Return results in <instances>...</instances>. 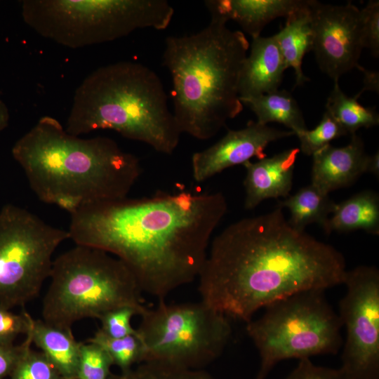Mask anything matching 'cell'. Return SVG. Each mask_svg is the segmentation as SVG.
Returning <instances> with one entry per match:
<instances>
[{
  "label": "cell",
  "mask_w": 379,
  "mask_h": 379,
  "mask_svg": "<svg viewBox=\"0 0 379 379\" xmlns=\"http://www.w3.org/2000/svg\"><path fill=\"white\" fill-rule=\"evenodd\" d=\"M51 282L42 302L43 321L72 330L86 318L100 319L108 312L132 307L142 316V290L119 258L100 249L76 245L53 260Z\"/></svg>",
  "instance_id": "8992f818"
},
{
  "label": "cell",
  "mask_w": 379,
  "mask_h": 379,
  "mask_svg": "<svg viewBox=\"0 0 379 379\" xmlns=\"http://www.w3.org/2000/svg\"><path fill=\"white\" fill-rule=\"evenodd\" d=\"M291 131L279 130L250 121L239 130H228L213 145L192 156V173L194 180L202 182L225 169L244 164L253 157H266L265 149L272 142L294 135Z\"/></svg>",
  "instance_id": "4fadbf2b"
},
{
  "label": "cell",
  "mask_w": 379,
  "mask_h": 379,
  "mask_svg": "<svg viewBox=\"0 0 379 379\" xmlns=\"http://www.w3.org/2000/svg\"><path fill=\"white\" fill-rule=\"evenodd\" d=\"M286 69L274 36L253 38L250 53L240 71V100L278 90Z\"/></svg>",
  "instance_id": "2e32d148"
},
{
  "label": "cell",
  "mask_w": 379,
  "mask_h": 379,
  "mask_svg": "<svg viewBox=\"0 0 379 379\" xmlns=\"http://www.w3.org/2000/svg\"><path fill=\"white\" fill-rule=\"evenodd\" d=\"M351 136L346 146L329 144L312 155L311 184L324 194L350 186L366 173L364 143L357 134Z\"/></svg>",
  "instance_id": "5bb4252c"
},
{
  "label": "cell",
  "mask_w": 379,
  "mask_h": 379,
  "mask_svg": "<svg viewBox=\"0 0 379 379\" xmlns=\"http://www.w3.org/2000/svg\"><path fill=\"white\" fill-rule=\"evenodd\" d=\"M306 0H208L205 5L211 20L237 22L252 39L260 36L272 20L286 18L301 8Z\"/></svg>",
  "instance_id": "e0dca14e"
},
{
  "label": "cell",
  "mask_w": 379,
  "mask_h": 379,
  "mask_svg": "<svg viewBox=\"0 0 379 379\" xmlns=\"http://www.w3.org/2000/svg\"><path fill=\"white\" fill-rule=\"evenodd\" d=\"M88 342L101 346L111 357L113 364L119 366L121 372L132 368L135 364L143 361L144 347L138 333L114 338L105 335L99 328Z\"/></svg>",
  "instance_id": "cb8c5ba5"
},
{
  "label": "cell",
  "mask_w": 379,
  "mask_h": 379,
  "mask_svg": "<svg viewBox=\"0 0 379 379\" xmlns=\"http://www.w3.org/2000/svg\"><path fill=\"white\" fill-rule=\"evenodd\" d=\"M113 361L99 345L82 343L77 379H108Z\"/></svg>",
  "instance_id": "4316f807"
},
{
  "label": "cell",
  "mask_w": 379,
  "mask_h": 379,
  "mask_svg": "<svg viewBox=\"0 0 379 379\" xmlns=\"http://www.w3.org/2000/svg\"><path fill=\"white\" fill-rule=\"evenodd\" d=\"M360 71L364 73V88L357 95L358 97L365 91H371L378 93L379 90V75L378 72L370 71L359 65L357 67Z\"/></svg>",
  "instance_id": "836d02e7"
},
{
  "label": "cell",
  "mask_w": 379,
  "mask_h": 379,
  "mask_svg": "<svg viewBox=\"0 0 379 379\" xmlns=\"http://www.w3.org/2000/svg\"><path fill=\"white\" fill-rule=\"evenodd\" d=\"M34 319L26 311L15 314L0 305V341L13 343L20 334H27Z\"/></svg>",
  "instance_id": "4dcf8cb0"
},
{
  "label": "cell",
  "mask_w": 379,
  "mask_h": 379,
  "mask_svg": "<svg viewBox=\"0 0 379 379\" xmlns=\"http://www.w3.org/2000/svg\"><path fill=\"white\" fill-rule=\"evenodd\" d=\"M287 68L295 74V87L302 86L310 79L302 69L305 55L312 51L313 32L308 0L299 9L286 18L285 26L274 35Z\"/></svg>",
  "instance_id": "ffe728a7"
},
{
  "label": "cell",
  "mask_w": 379,
  "mask_h": 379,
  "mask_svg": "<svg viewBox=\"0 0 379 379\" xmlns=\"http://www.w3.org/2000/svg\"><path fill=\"white\" fill-rule=\"evenodd\" d=\"M65 129L76 136L113 130L168 155L182 134L160 78L131 61L109 64L86 76L74 92Z\"/></svg>",
  "instance_id": "5b68a950"
},
{
  "label": "cell",
  "mask_w": 379,
  "mask_h": 379,
  "mask_svg": "<svg viewBox=\"0 0 379 379\" xmlns=\"http://www.w3.org/2000/svg\"><path fill=\"white\" fill-rule=\"evenodd\" d=\"M358 98L345 95L338 81H335L326 104V111L351 135L361 128H368L379 124V116L375 107L362 106L357 101Z\"/></svg>",
  "instance_id": "603a6c76"
},
{
  "label": "cell",
  "mask_w": 379,
  "mask_h": 379,
  "mask_svg": "<svg viewBox=\"0 0 379 379\" xmlns=\"http://www.w3.org/2000/svg\"><path fill=\"white\" fill-rule=\"evenodd\" d=\"M10 379L62 378L42 352H36L30 348L15 366Z\"/></svg>",
  "instance_id": "83f0119b"
},
{
  "label": "cell",
  "mask_w": 379,
  "mask_h": 379,
  "mask_svg": "<svg viewBox=\"0 0 379 379\" xmlns=\"http://www.w3.org/2000/svg\"><path fill=\"white\" fill-rule=\"evenodd\" d=\"M27 335L41 350L62 379H77L82 343L75 340L72 330L58 328L43 320L34 319Z\"/></svg>",
  "instance_id": "ac0fdd59"
},
{
  "label": "cell",
  "mask_w": 379,
  "mask_h": 379,
  "mask_svg": "<svg viewBox=\"0 0 379 379\" xmlns=\"http://www.w3.org/2000/svg\"><path fill=\"white\" fill-rule=\"evenodd\" d=\"M327 234L356 230L379 234V196L371 190L359 192L335 204L332 216L321 227Z\"/></svg>",
  "instance_id": "d6986e66"
},
{
  "label": "cell",
  "mask_w": 379,
  "mask_h": 379,
  "mask_svg": "<svg viewBox=\"0 0 379 379\" xmlns=\"http://www.w3.org/2000/svg\"><path fill=\"white\" fill-rule=\"evenodd\" d=\"M282 209L241 219L212 239L197 277L203 302L248 323L291 295L343 284V254L293 227Z\"/></svg>",
  "instance_id": "7a4b0ae2"
},
{
  "label": "cell",
  "mask_w": 379,
  "mask_h": 379,
  "mask_svg": "<svg viewBox=\"0 0 379 379\" xmlns=\"http://www.w3.org/2000/svg\"><path fill=\"white\" fill-rule=\"evenodd\" d=\"M255 114L257 122L267 125L281 124L295 135L307 129L303 114L292 95L286 90L260 95L241 100Z\"/></svg>",
  "instance_id": "44dd1931"
},
{
  "label": "cell",
  "mask_w": 379,
  "mask_h": 379,
  "mask_svg": "<svg viewBox=\"0 0 379 379\" xmlns=\"http://www.w3.org/2000/svg\"><path fill=\"white\" fill-rule=\"evenodd\" d=\"M69 239L22 207L6 204L0 211V305L24 307L40 293L50 277L53 255Z\"/></svg>",
  "instance_id": "30bf717a"
},
{
  "label": "cell",
  "mask_w": 379,
  "mask_h": 379,
  "mask_svg": "<svg viewBox=\"0 0 379 379\" xmlns=\"http://www.w3.org/2000/svg\"><path fill=\"white\" fill-rule=\"evenodd\" d=\"M308 6L317 62L321 72L338 81L359 65L364 48L361 11L351 1L335 6L308 0Z\"/></svg>",
  "instance_id": "7c38bea8"
},
{
  "label": "cell",
  "mask_w": 379,
  "mask_h": 379,
  "mask_svg": "<svg viewBox=\"0 0 379 379\" xmlns=\"http://www.w3.org/2000/svg\"><path fill=\"white\" fill-rule=\"evenodd\" d=\"M248 48L243 32L213 20L195 34L166 37L163 61L181 133L209 140L241 112L238 86Z\"/></svg>",
  "instance_id": "277c9868"
},
{
  "label": "cell",
  "mask_w": 379,
  "mask_h": 379,
  "mask_svg": "<svg viewBox=\"0 0 379 379\" xmlns=\"http://www.w3.org/2000/svg\"><path fill=\"white\" fill-rule=\"evenodd\" d=\"M134 315L140 316V312L132 307H122L111 310L99 319L102 324L100 329L105 335L114 338L136 334V329L131 324Z\"/></svg>",
  "instance_id": "f1b7e54d"
},
{
  "label": "cell",
  "mask_w": 379,
  "mask_h": 379,
  "mask_svg": "<svg viewBox=\"0 0 379 379\" xmlns=\"http://www.w3.org/2000/svg\"><path fill=\"white\" fill-rule=\"evenodd\" d=\"M347 133L335 119L326 111L319 124L312 130L304 131L296 135L300 142L301 150L307 156L330 144V142Z\"/></svg>",
  "instance_id": "484cf974"
},
{
  "label": "cell",
  "mask_w": 379,
  "mask_h": 379,
  "mask_svg": "<svg viewBox=\"0 0 379 379\" xmlns=\"http://www.w3.org/2000/svg\"><path fill=\"white\" fill-rule=\"evenodd\" d=\"M335 204L328 194L310 184L279 201L277 206L287 208L291 214L288 223L298 230L305 231L312 223H318L322 227L333 213Z\"/></svg>",
  "instance_id": "7402d4cb"
},
{
  "label": "cell",
  "mask_w": 379,
  "mask_h": 379,
  "mask_svg": "<svg viewBox=\"0 0 379 379\" xmlns=\"http://www.w3.org/2000/svg\"><path fill=\"white\" fill-rule=\"evenodd\" d=\"M227 211L219 192H160L85 206L70 215L67 231L76 245L121 260L142 292L161 300L198 277Z\"/></svg>",
  "instance_id": "6da1fadb"
},
{
  "label": "cell",
  "mask_w": 379,
  "mask_h": 379,
  "mask_svg": "<svg viewBox=\"0 0 379 379\" xmlns=\"http://www.w3.org/2000/svg\"><path fill=\"white\" fill-rule=\"evenodd\" d=\"M137 330L143 361L201 369L222 353L232 335L230 319L199 302L167 304L147 309Z\"/></svg>",
  "instance_id": "9c48e42d"
},
{
  "label": "cell",
  "mask_w": 379,
  "mask_h": 379,
  "mask_svg": "<svg viewBox=\"0 0 379 379\" xmlns=\"http://www.w3.org/2000/svg\"><path fill=\"white\" fill-rule=\"evenodd\" d=\"M11 153L37 197L70 215L126 198L142 171L140 159L114 140L71 135L51 116L41 117Z\"/></svg>",
  "instance_id": "3957f363"
},
{
  "label": "cell",
  "mask_w": 379,
  "mask_h": 379,
  "mask_svg": "<svg viewBox=\"0 0 379 379\" xmlns=\"http://www.w3.org/2000/svg\"><path fill=\"white\" fill-rule=\"evenodd\" d=\"M366 173H369L379 177V152L368 157Z\"/></svg>",
  "instance_id": "e575fe53"
},
{
  "label": "cell",
  "mask_w": 379,
  "mask_h": 379,
  "mask_svg": "<svg viewBox=\"0 0 379 379\" xmlns=\"http://www.w3.org/2000/svg\"><path fill=\"white\" fill-rule=\"evenodd\" d=\"M174 9L166 0H25L24 22L69 48L106 43L138 29L167 28Z\"/></svg>",
  "instance_id": "52a82bcc"
},
{
  "label": "cell",
  "mask_w": 379,
  "mask_h": 379,
  "mask_svg": "<svg viewBox=\"0 0 379 379\" xmlns=\"http://www.w3.org/2000/svg\"><path fill=\"white\" fill-rule=\"evenodd\" d=\"M339 317L346 328L340 369L348 379H379V271L361 265L347 270Z\"/></svg>",
  "instance_id": "8fae6325"
},
{
  "label": "cell",
  "mask_w": 379,
  "mask_h": 379,
  "mask_svg": "<svg viewBox=\"0 0 379 379\" xmlns=\"http://www.w3.org/2000/svg\"><path fill=\"white\" fill-rule=\"evenodd\" d=\"M286 379H348L340 369L314 365L309 358L299 361L298 366Z\"/></svg>",
  "instance_id": "d6a6232c"
},
{
  "label": "cell",
  "mask_w": 379,
  "mask_h": 379,
  "mask_svg": "<svg viewBox=\"0 0 379 379\" xmlns=\"http://www.w3.org/2000/svg\"><path fill=\"white\" fill-rule=\"evenodd\" d=\"M300 151L297 147L291 148L258 161H248L243 164L246 169V209H253L267 199L288 197Z\"/></svg>",
  "instance_id": "9a60e30c"
},
{
  "label": "cell",
  "mask_w": 379,
  "mask_h": 379,
  "mask_svg": "<svg viewBox=\"0 0 379 379\" xmlns=\"http://www.w3.org/2000/svg\"><path fill=\"white\" fill-rule=\"evenodd\" d=\"M20 345L0 341V379L10 376L15 366L31 348L32 341L29 335Z\"/></svg>",
  "instance_id": "1f68e13d"
},
{
  "label": "cell",
  "mask_w": 379,
  "mask_h": 379,
  "mask_svg": "<svg viewBox=\"0 0 379 379\" xmlns=\"http://www.w3.org/2000/svg\"><path fill=\"white\" fill-rule=\"evenodd\" d=\"M361 34L364 48H368L375 57L379 55V1H369L360 9Z\"/></svg>",
  "instance_id": "f546056e"
},
{
  "label": "cell",
  "mask_w": 379,
  "mask_h": 379,
  "mask_svg": "<svg viewBox=\"0 0 379 379\" xmlns=\"http://www.w3.org/2000/svg\"><path fill=\"white\" fill-rule=\"evenodd\" d=\"M108 379H214L203 369L187 368L167 364L145 361L135 368L120 374H110Z\"/></svg>",
  "instance_id": "d4e9b609"
},
{
  "label": "cell",
  "mask_w": 379,
  "mask_h": 379,
  "mask_svg": "<svg viewBox=\"0 0 379 379\" xmlns=\"http://www.w3.org/2000/svg\"><path fill=\"white\" fill-rule=\"evenodd\" d=\"M324 291L307 290L291 295L269 305L261 317L247 323V333L260 357L255 379H265L282 360H300L339 351L343 324Z\"/></svg>",
  "instance_id": "ba28073f"
},
{
  "label": "cell",
  "mask_w": 379,
  "mask_h": 379,
  "mask_svg": "<svg viewBox=\"0 0 379 379\" xmlns=\"http://www.w3.org/2000/svg\"><path fill=\"white\" fill-rule=\"evenodd\" d=\"M9 120V110L6 105L0 99V132L8 126Z\"/></svg>",
  "instance_id": "d590c367"
}]
</instances>
